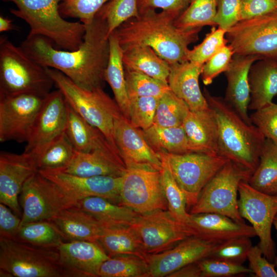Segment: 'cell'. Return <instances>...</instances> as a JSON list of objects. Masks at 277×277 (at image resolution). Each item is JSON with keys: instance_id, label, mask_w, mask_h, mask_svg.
Segmentation results:
<instances>
[{"instance_id": "1", "label": "cell", "mask_w": 277, "mask_h": 277, "mask_svg": "<svg viewBox=\"0 0 277 277\" xmlns=\"http://www.w3.org/2000/svg\"><path fill=\"white\" fill-rule=\"evenodd\" d=\"M85 25L84 41L77 50H58L41 35L27 36L21 47L38 64L58 70L82 88H103L109 56L107 24L96 14Z\"/></svg>"}, {"instance_id": "2", "label": "cell", "mask_w": 277, "mask_h": 277, "mask_svg": "<svg viewBox=\"0 0 277 277\" xmlns=\"http://www.w3.org/2000/svg\"><path fill=\"white\" fill-rule=\"evenodd\" d=\"M178 17L167 11H150L128 20L113 32L122 48L146 45L170 65L183 63L188 61V47L199 39L202 28H178L174 24Z\"/></svg>"}, {"instance_id": "3", "label": "cell", "mask_w": 277, "mask_h": 277, "mask_svg": "<svg viewBox=\"0 0 277 277\" xmlns=\"http://www.w3.org/2000/svg\"><path fill=\"white\" fill-rule=\"evenodd\" d=\"M203 94L215 117L219 154L252 173L258 166L266 138L253 124L245 122L224 98Z\"/></svg>"}, {"instance_id": "4", "label": "cell", "mask_w": 277, "mask_h": 277, "mask_svg": "<svg viewBox=\"0 0 277 277\" xmlns=\"http://www.w3.org/2000/svg\"><path fill=\"white\" fill-rule=\"evenodd\" d=\"M9 1L17 8L10 12L29 25L28 36H43L64 50H77L82 44L86 25L64 18L59 9L62 0Z\"/></svg>"}, {"instance_id": "5", "label": "cell", "mask_w": 277, "mask_h": 277, "mask_svg": "<svg viewBox=\"0 0 277 277\" xmlns=\"http://www.w3.org/2000/svg\"><path fill=\"white\" fill-rule=\"evenodd\" d=\"M46 69L54 85L62 92L68 105L101 131L120 155L115 140L114 122L122 113L115 100L111 98L102 87L85 89L77 86L58 70L48 67Z\"/></svg>"}, {"instance_id": "6", "label": "cell", "mask_w": 277, "mask_h": 277, "mask_svg": "<svg viewBox=\"0 0 277 277\" xmlns=\"http://www.w3.org/2000/svg\"><path fill=\"white\" fill-rule=\"evenodd\" d=\"M54 85L44 67L7 37L0 39V95L32 93L45 96Z\"/></svg>"}, {"instance_id": "7", "label": "cell", "mask_w": 277, "mask_h": 277, "mask_svg": "<svg viewBox=\"0 0 277 277\" xmlns=\"http://www.w3.org/2000/svg\"><path fill=\"white\" fill-rule=\"evenodd\" d=\"M0 276H65L57 248L0 239Z\"/></svg>"}, {"instance_id": "8", "label": "cell", "mask_w": 277, "mask_h": 277, "mask_svg": "<svg viewBox=\"0 0 277 277\" xmlns=\"http://www.w3.org/2000/svg\"><path fill=\"white\" fill-rule=\"evenodd\" d=\"M251 175L229 160L203 188L189 213H219L245 223L240 213L238 193L240 183L248 182Z\"/></svg>"}, {"instance_id": "9", "label": "cell", "mask_w": 277, "mask_h": 277, "mask_svg": "<svg viewBox=\"0 0 277 277\" xmlns=\"http://www.w3.org/2000/svg\"><path fill=\"white\" fill-rule=\"evenodd\" d=\"M159 153L183 191L190 207L195 204L205 186L229 160L220 154Z\"/></svg>"}, {"instance_id": "10", "label": "cell", "mask_w": 277, "mask_h": 277, "mask_svg": "<svg viewBox=\"0 0 277 277\" xmlns=\"http://www.w3.org/2000/svg\"><path fill=\"white\" fill-rule=\"evenodd\" d=\"M234 54L277 60V9L239 21L226 33Z\"/></svg>"}, {"instance_id": "11", "label": "cell", "mask_w": 277, "mask_h": 277, "mask_svg": "<svg viewBox=\"0 0 277 277\" xmlns=\"http://www.w3.org/2000/svg\"><path fill=\"white\" fill-rule=\"evenodd\" d=\"M21 224L50 221L62 210L77 205L56 185L37 172L25 183L20 194Z\"/></svg>"}, {"instance_id": "12", "label": "cell", "mask_w": 277, "mask_h": 277, "mask_svg": "<svg viewBox=\"0 0 277 277\" xmlns=\"http://www.w3.org/2000/svg\"><path fill=\"white\" fill-rule=\"evenodd\" d=\"M238 205L243 219L252 225L260 239L259 246L263 255L270 262L274 261L275 248L271 236V227L277 214V196L261 192L248 182L239 186Z\"/></svg>"}, {"instance_id": "13", "label": "cell", "mask_w": 277, "mask_h": 277, "mask_svg": "<svg viewBox=\"0 0 277 277\" xmlns=\"http://www.w3.org/2000/svg\"><path fill=\"white\" fill-rule=\"evenodd\" d=\"M131 226L147 255L169 250L194 235L189 227L176 221L168 210H156L139 214Z\"/></svg>"}, {"instance_id": "14", "label": "cell", "mask_w": 277, "mask_h": 277, "mask_svg": "<svg viewBox=\"0 0 277 277\" xmlns=\"http://www.w3.org/2000/svg\"><path fill=\"white\" fill-rule=\"evenodd\" d=\"M120 196V205L138 214L156 210H168L159 171L127 169L123 176Z\"/></svg>"}, {"instance_id": "15", "label": "cell", "mask_w": 277, "mask_h": 277, "mask_svg": "<svg viewBox=\"0 0 277 277\" xmlns=\"http://www.w3.org/2000/svg\"><path fill=\"white\" fill-rule=\"evenodd\" d=\"M45 97L32 93L0 95V142H26Z\"/></svg>"}, {"instance_id": "16", "label": "cell", "mask_w": 277, "mask_h": 277, "mask_svg": "<svg viewBox=\"0 0 277 277\" xmlns=\"http://www.w3.org/2000/svg\"><path fill=\"white\" fill-rule=\"evenodd\" d=\"M68 104L62 92L51 91L45 97L26 142L25 152L36 156L65 132Z\"/></svg>"}, {"instance_id": "17", "label": "cell", "mask_w": 277, "mask_h": 277, "mask_svg": "<svg viewBox=\"0 0 277 277\" xmlns=\"http://www.w3.org/2000/svg\"><path fill=\"white\" fill-rule=\"evenodd\" d=\"M38 172L56 185L74 201L99 196L121 204L122 176H81L59 170H42Z\"/></svg>"}, {"instance_id": "18", "label": "cell", "mask_w": 277, "mask_h": 277, "mask_svg": "<svg viewBox=\"0 0 277 277\" xmlns=\"http://www.w3.org/2000/svg\"><path fill=\"white\" fill-rule=\"evenodd\" d=\"M38 171L36 156L24 152L0 153V202L21 217L18 196L27 181Z\"/></svg>"}, {"instance_id": "19", "label": "cell", "mask_w": 277, "mask_h": 277, "mask_svg": "<svg viewBox=\"0 0 277 277\" xmlns=\"http://www.w3.org/2000/svg\"><path fill=\"white\" fill-rule=\"evenodd\" d=\"M115 140L127 169L140 168L160 171L161 157L146 140L142 130L132 126L122 114L114 122Z\"/></svg>"}, {"instance_id": "20", "label": "cell", "mask_w": 277, "mask_h": 277, "mask_svg": "<svg viewBox=\"0 0 277 277\" xmlns=\"http://www.w3.org/2000/svg\"><path fill=\"white\" fill-rule=\"evenodd\" d=\"M220 243L192 235L169 250L149 254L147 261L150 277L167 276L186 265L208 258Z\"/></svg>"}, {"instance_id": "21", "label": "cell", "mask_w": 277, "mask_h": 277, "mask_svg": "<svg viewBox=\"0 0 277 277\" xmlns=\"http://www.w3.org/2000/svg\"><path fill=\"white\" fill-rule=\"evenodd\" d=\"M57 249L65 276H98L102 264L110 258L98 241H65Z\"/></svg>"}, {"instance_id": "22", "label": "cell", "mask_w": 277, "mask_h": 277, "mask_svg": "<svg viewBox=\"0 0 277 277\" xmlns=\"http://www.w3.org/2000/svg\"><path fill=\"white\" fill-rule=\"evenodd\" d=\"M259 60L255 55L234 54L224 72L227 81L224 99L250 125L252 123L248 113L250 102L248 75L251 66Z\"/></svg>"}, {"instance_id": "23", "label": "cell", "mask_w": 277, "mask_h": 277, "mask_svg": "<svg viewBox=\"0 0 277 277\" xmlns=\"http://www.w3.org/2000/svg\"><path fill=\"white\" fill-rule=\"evenodd\" d=\"M187 225L193 231L194 235L220 243L256 235L252 226L236 222L226 215L215 213L190 214Z\"/></svg>"}, {"instance_id": "24", "label": "cell", "mask_w": 277, "mask_h": 277, "mask_svg": "<svg viewBox=\"0 0 277 277\" xmlns=\"http://www.w3.org/2000/svg\"><path fill=\"white\" fill-rule=\"evenodd\" d=\"M127 168L121 156L112 149L90 152L76 150L70 163L62 171L81 176H122Z\"/></svg>"}, {"instance_id": "25", "label": "cell", "mask_w": 277, "mask_h": 277, "mask_svg": "<svg viewBox=\"0 0 277 277\" xmlns=\"http://www.w3.org/2000/svg\"><path fill=\"white\" fill-rule=\"evenodd\" d=\"M203 65L187 61L170 65L168 80L169 88L192 111L209 108L199 83Z\"/></svg>"}, {"instance_id": "26", "label": "cell", "mask_w": 277, "mask_h": 277, "mask_svg": "<svg viewBox=\"0 0 277 277\" xmlns=\"http://www.w3.org/2000/svg\"><path fill=\"white\" fill-rule=\"evenodd\" d=\"M182 127L191 152L219 154L217 124L210 108L199 111L190 110Z\"/></svg>"}, {"instance_id": "27", "label": "cell", "mask_w": 277, "mask_h": 277, "mask_svg": "<svg viewBox=\"0 0 277 277\" xmlns=\"http://www.w3.org/2000/svg\"><path fill=\"white\" fill-rule=\"evenodd\" d=\"M67 241H98L103 226L77 205L66 208L51 220Z\"/></svg>"}, {"instance_id": "28", "label": "cell", "mask_w": 277, "mask_h": 277, "mask_svg": "<svg viewBox=\"0 0 277 277\" xmlns=\"http://www.w3.org/2000/svg\"><path fill=\"white\" fill-rule=\"evenodd\" d=\"M248 83V110L255 111L271 103L277 95L276 61L264 58L254 62L249 70Z\"/></svg>"}, {"instance_id": "29", "label": "cell", "mask_w": 277, "mask_h": 277, "mask_svg": "<svg viewBox=\"0 0 277 277\" xmlns=\"http://www.w3.org/2000/svg\"><path fill=\"white\" fill-rule=\"evenodd\" d=\"M122 49L124 68L141 72L168 84L170 65L152 48L132 45Z\"/></svg>"}, {"instance_id": "30", "label": "cell", "mask_w": 277, "mask_h": 277, "mask_svg": "<svg viewBox=\"0 0 277 277\" xmlns=\"http://www.w3.org/2000/svg\"><path fill=\"white\" fill-rule=\"evenodd\" d=\"M65 133L77 151L112 149L116 152L102 132L87 122L68 104Z\"/></svg>"}, {"instance_id": "31", "label": "cell", "mask_w": 277, "mask_h": 277, "mask_svg": "<svg viewBox=\"0 0 277 277\" xmlns=\"http://www.w3.org/2000/svg\"><path fill=\"white\" fill-rule=\"evenodd\" d=\"M109 42V56L105 72V81L110 85L122 114L129 121L130 101L126 86L123 50L114 32L110 35Z\"/></svg>"}, {"instance_id": "32", "label": "cell", "mask_w": 277, "mask_h": 277, "mask_svg": "<svg viewBox=\"0 0 277 277\" xmlns=\"http://www.w3.org/2000/svg\"><path fill=\"white\" fill-rule=\"evenodd\" d=\"M77 205L103 226H131L139 214L127 206L99 196L83 199L77 202Z\"/></svg>"}, {"instance_id": "33", "label": "cell", "mask_w": 277, "mask_h": 277, "mask_svg": "<svg viewBox=\"0 0 277 277\" xmlns=\"http://www.w3.org/2000/svg\"><path fill=\"white\" fill-rule=\"evenodd\" d=\"M98 242L109 256L132 254L147 260L141 240L131 226H103Z\"/></svg>"}, {"instance_id": "34", "label": "cell", "mask_w": 277, "mask_h": 277, "mask_svg": "<svg viewBox=\"0 0 277 277\" xmlns=\"http://www.w3.org/2000/svg\"><path fill=\"white\" fill-rule=\"evenodd\" d=\"M248 183L261 192L277 193V145L270 140L265 139L258 166Z\"/></svg>"}, {"instance_id": "35", "label": "cell", "mask_w": 277, "mask_h": 277, "mask_svg": "<svg viewBox=\"0 0 277 277\" xmlns=\"http://www.w3.org/2000/svg\"><path fill=\"white\" fill-rule=\"evenodd\" d=\"M150 146L156 152L183 154L191 152L188 140L182 126L165 127L153 124L142 130Z\"/></svg>"}, {"instance_id": "36", "label": "cell", "mask_w": 277, "mask_h": 277, "mask_svg": "<svg viewBox=\"0 0 277 277\" xmlns=\"http://www.w3.org/2000/svg\"><path fill=\"white\" fill-rule=\"evenodd\" d=\"M15 240L33 246L57 248L65 239L51 221H39L22 225Z\"/></svg>"}, {"instance_id": "37", "label": "cell", "mask_w": 277, "mask_h": 277, "mask_svg": "<svg viewBox=\"0 0 277 277\" xmlns=\"http://www.w3.org/2000/svg\"><path fill=\"white\" fill-rule=\"evenodd\" d=\"M100 277H150L147 260L132 254L110 256L102 264Z\"/></svg>"}, {"instance_id": "38", "label": "cell", "mask_w": 277, "mask_h": 277, "mask_svg": "<svg viewBox=\"0 0 277 277\" xmlns=\"http://www.w3.org/2000/svg\"><path fill=\"white\" fill-rule=\"evenodd\" d=\"M75 152L64 132L36 156L38 171L63 170L72 161Z\"/></svg>"}, {"instance_id": "39", "label": "cell", "mask_w": 277, "mask_h": 277, "mask_svg": "<svg viewBox=\"0 0 277 277\" xmlns=\"http://www.w3.org/2000/svg\"><path fill=\"white\" fill-rule=\"evenodd\" d=\"M160 172L162 187L168 203V210L179 222L187 224L190 214L186 211L185 194L175 181L167 164L162 160Z\"/></svg>"}, {"instance_id": "40", "label": "cell", "mask_w": 277, "mask_h": 277, "mask_svg": "<svg viewBox=\"0 0 277 277\" xmlns=\"http://www.w3.org/2000/svg\"><path fill=\"white\" fill-rule=\"evenodd\" d=\"M217 0H191L187 8L175 20L176 27L182 29L214 26Z\"/></svg>"}, {"instance_id": "41", "label": "cell", "mask_w": 277, "mask_h": 277, "mask_svg": "<svg viewBox=\"0 0 277 277\" xmlns=\"http://www.w3.org/2000/svg\"><path fill=\"white\" fill-rule=\"evenodd\" d=\"M190 110L187 104L170 89L160 98L153 124L165 127L182 126Z\"/></svg>"}, {"instance_id": "42", "label": "cell", "mask_w": 277, "mask_h": 277, "mask_svg": "<svg viewBox=\"0 0 277 277\" xmlns=\"http://www.w3.org/2000/svg\"><path fill=\"white\" fill-rule=\"evenodd\" d=\"M124 70L129 98L141 96L161 97L170 90L168 84L144 73L125 68Z\"/></svg>"}, {"instance_id": "43", "label": "cell", "mask_w": 277, "mask_h": 277, "mask_svg": "<svg viewBox=\"0 0 277 277\" xmlns=\"http://www.w3.org/2000/svg\"><path fill=\"white\" fill-rule=\"evenodd\" d=\"M108 26V35L128 20L140 16L137 0H110L97 13Z\"/></svg>"}, {"instance_id": "44", "label": "cell", "mask_w": 277, "mask_h": 277, "mask_svg": "<svg viewBox=\"0 0 277 277\" xmlns=\"http://www.w3.org/2000/svg\"><path fill=\"white\" fill-rule=\"evenodd\" d=\"M226 31L220 27H212L203 41L199 45L189 49L188 60L189 62L204 64L222 48L228 44L226 38Z\"/></svg>"}, {"instance_id": "45", "label": "cell", "mask_w": 277, "mask_h": 277, "mask_svg": "<svg viewBox=\"0 0 277 277\" xmlns=\"http://www.w3.org/2000/svg\"><path fill=\"white\" fill-rule=\"evenodd\" d=\"M160 98L152 96L129 98L131 124L142 130L151 127L154 123Z\"/></svg>"}, {"instance_id": "46", "label": "cell", "mask_w": 277, "mask_h": 277, "mask_svg": "<svg viewBox=\"0 0 277 277\" xmlns=\"http://www.w3.org/2000/svg\"><path fill=\"white\" fill-rule=\"evenodd\" d=\"M110 0H62L59 9L63 17L78 18L85 25L92 23L101 8Z\"/></svg>"}, {"instance_id": "47", "label": "cell", "mask_w": 277, "mask_h": 277, "mask_svg": "<svg viewBox=\"0 0 277 277\" xmlns=\"http://www.w3.org/2000/svg\"><path fill=\"white\" fill-rule=\"evenodd\" d=\"M250 238L242 237L222 242L214 248L208 258L243 265L252 246Z\"/></svg>"}, {"instance_id": "48", "label": "cell", "mask_w": 277, "mask_h": 277, "mask_svg": "<svg viewBox=\"0 0 277 277\" xmlns=\"http://www.w3.org/2000/svg\"><path fill=\"white\" fill-rule=\"evenodd\" d=\"M201 277H231L252 273L243 265L206 258L197 262Z\"/></svg>"}, {"instance_id": "49", "label": "cell", "mask_w": 277, "mask_h": 277, "mask_svg": "<svg viewBox=\"0 0 277 277\" xmlns=\"http://www.w3.org/2000/svg\"><path fill=\"white\" fill-rule=\"evenodd\" d=\"M250 118L266 139L277 145V104L272 102L255 110Z\"/></svg>"}, {"instance_id": "50", "label": "cell", "mask_w": 277, "mask_h": 277, "mask_svg": "<svg viewBox=\"0 0 277 277\" xmlns=\"http://www.w3.org/2000/svg\"><path fill=\"white\" fill-rule=\"evenodd\" d=\"M234 54L227 44L204 64L201 76L205 85H210L216 77L226 71Z\"/></svg>"}, {"instance_id": "51", "label": "cell", "mask_w": 277, "mask_h": 277, "mask_svg": "<svg viewBox=\"0 0 277 277\" xmlns=\"http://www.w3.org/2000/svg\"><path fill=\"white\" fill-rule=\"evenodd\" d=\"M242 0H217L215 25L226 32L240 21Z\"/></svg>"}, {"instance_id": "52", "label": "cell", "mask_w": 277, "mask_h": 277, "mask_svg": "<svg viewBox=\"0 0 277 277\" xmlns=\"http://www.w3.org/2000/svg\"><path fill=\"white\" fill-rule=\"evenodd\" d=\"M248 268L255 277H277L274 263H271L263 254L259 245L252 246L248 255Z\"/></svg>"}, {"instance_id": "53", "label": "cell", "mask_w": 277, "mask_h": 277, "mask_svg": "<svg viewBox=\"0 0 277 277\" xmlns=\"http://www.w3.org/2000/svg\"><path fill=\"white\" fill-rule=\"evenodd\" d=\"M191 0H137L139 14L157 9L167 11L179 16L187 8Z\"/></svg>"}, {"instance_id": "54", "label": "cell", "mask_w": 277, "mask_h": 277, "mask_svg": "<svg viewBox=\"0 0 277 277\" xmlns=\"http://www.w3.org/2000/svg\"><path fill=\"white\" fill-rule=\"evenodd\" d=\"M276 9L277 0H242L240 21L263 15Z\"/></svg>"}, {"instance_id": "55", "label": "cell", "mask_w": 277, "mask_h": 277, "mask_svg": "<svg viewBox=\"0 0 277 277\" xmlns=\"http://www.w3.org/2000/svg\"><path fill=\"white\" fill-rule=\"evenodd\" d=\"M6 205L0 204V239L16 240L22 219Z\"/></svg>"}, {"instance_id": "56", "label": "cell", "mask_w": 277, "mask_h": 277, "mask_svg": "<svg viewBox=\"0 0 277 277\" xmlns=\"http://www.w3.org/2000/svg\"><path fill=\"white\" fill-rule=\"evenodd\" d=\"M167 277H201V272L197 262H196L179 269Z\"/></svg>"}, {"instance_id": "57", "label": "cell", "mask_w": 277, "mask_h": 277, "mask_svg": "<svg viewBox=\"0 0 277 277\" xmlns=\"http://www.w3.org/2000/svg\"><path fill=\"white\" fill-rule=\"evenodd\" d=\"M16 27L13 25L11 20L2 15L0 16V32H3L15 29Z\"/></svg>"}, {"instance_id": "58", "label": "cell", "mask_w": 277, "mask_h": 277, "mask_svg": "<svg viewBox=\"0 0 277 277\" xmlns=\"http://www.w3.org/2000/svg\"><path fill=\"white\" fill-rule=\"evenodd\" d=\"M273 225L274 226L275 229H276V230L277 231V214L276 215H275L274 219V220H273ZM276 266H277V257L276 256L274 261V262H273Z\"/></svg>"}, {"instance_id": "59", "label": "cell", "mask_w": 277, "mask_h": 277, "mask_svg": "<svg viewBox=\"0 0 277 277\" xmlns=\"http://www.w3.org/2000/svg\"><path fill=\"white\" fill-rule=\"evenodd\" d=\"M276 61V63H277V60Z\"/></svg>"}]
</instances>
